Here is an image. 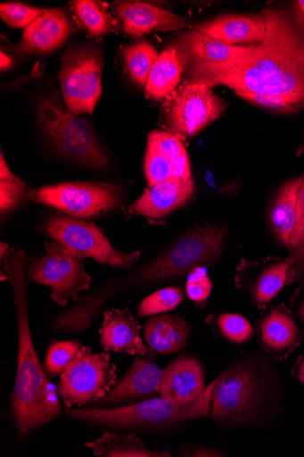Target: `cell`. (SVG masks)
<instances>
[{"label":"cell","instance_id":"7a4b0ae2","mask_svg":"<svg viewBox=\"0 0 304 457\" xmlns=\"http://www.w3.org/2000/svg\"><path fill=\"white\" fill-rule=\"evenodd\" d=\"M5 271L17 308L19 354L12 411L18 430L28 434L58 418L63 411L59 390L48 378L31 337L27 297L28 258L21 249L11 247Z\"/></svg>","mask_w":304,"mask_h":457},{"label":"cell","instance_id":"5bb4252c","mask_svg":"<svg viewBox=\"0 0 304 457\" xmlns=\"http://www.w3.org/2000/svg\"><path fill=\"white\" fill-rule=\"evenodd\" d=\"M114 8L122 21L124 32L133 37H141L152 31L184 29L192 21L190 18L144 3L118 2Z\"/></svg>","mask_w":304,"mask_h":457},{"label":"cell","instance_id":"ee69618b","mask_svg":"<svg viewBox=\"0 0 304 457\" xmlns=\"http://www.w3.org/2000/svg\"><path fill=\"white\" fill-rule=\"evenodd\" d=\"M298 378L304 385V359L301 361L298 369Z\"/></svg>","mask_w":304,"mask_h":457},{"label":"cell","instance_id":"f6af8a7d","mask_svg":"<svg viewBox=\"0 0 304 457\" xmlns=\"http://www.w3.org/2000/svg\"><path fill=\"white\" fill-rule=\"evenodd\" d=\"M10 248V245L4 242L2 243V245H0V251H2V261H4L6 255L8 254Z\"/></svg>","mask_w":304,"mask_h":457},{"label":"cell","instance_id":"ab89813d","mask_svg":"<svg viewBox=\"0 0 304 457\" xmlns=\"http://www.w3.org/2000/svg\"><path fill=\"white\" fill-rule=\"evenodd\" d=\"M224 452L218 449L192 444H185L180 451L181 456L188 457H216L226 456Z\"/></svg>","mask_w":304,"mask_h":457},{"label":"cell","instance_id":"f1b7e54d","mask_svg":"<svg viewBox=\"0 0 304 457\" xmlns=\"http://www.w3.org/2000/svg\"><path fill=\"white\" fill-rule=\"evenodd\" d=\"M82 345L75 341L53 345L46 354L45 370L52 378L61 376L80 351Z\"/></svg>","mask_w":304,"mask_h":457},{"label":"cell","instance_id":"3957f363","mask_svg":"<svg viewBox=\"0 0 304 457\" xmlns=\"http://www.w3.org/2000/svg\"><path fill=\"white\" fill-rule=\"evenodd\" d=\"M217 378L196 402L182 404L162 397L148 399L136 404L113 408H68L70 418L79 421L126 428H152L168 427L205 418L211 403L212 390Z\"/></svg>","mask_w":304,"mask_h":457},{"label":"cell","instance_id":"d590c367","mask_svg":"<svg viewBox=\"0 0 304 457\" xmlns=\"http://www.w3.org/2000/svg\"><path fill=\"white\" fill-rule=\"evenodd\" d=\"M148 148L162 154L170 161L177 159L185 151L183 141L180 138L162 131H154L150 135Z\"/></svg>","mask_w":304,"mask_h":457},{"label":"cell","instance_id":"f35d334b","mask_svg":"<svg viewBox=\"0 0 304 457\" xmlns=\"http://www.w3.org/2000/svg\"><path fill=\"white\" fill-rule=\"evenodd\" d=\"M172 178L181 179L184 180L192 179L191 163L189 155L184 151L177 159L171 161Z\"/></svg>","mask_w":304,"mask_h":457},{"label":"cell","instance_id":"4316f807","mask_svg":"<svg viewBox=\"0 0 304 457\" xmlns=\"http://www.w3.org/2000/svg\"><path fill=\"white\" fill-rule=\"evenodd\" d=\"M184 300L185 294L181 287H168L145 298L139 305L138 315L154 316L169 312L178 307Z\"/></svg>","mask_w":304,"mask_h":457},{"label":"cell","instance_id":"bcb514c9","mask_svg":"<svg viewBox=\"0 0 304 457\" xmlns=\"http://www.w3.org/2000/svg\"><path fill=\"white\" fill-rule=\"evenodd\" d=\"M300 316H301L302 320H304V303L300 309Z\"/></svg>","mask_w":304,"mask_h":457},{"label":"cell","instance_id":"9a60e30c","mask_svg":"<svg viewBox=\"0 0 304 457\" xmlns=\"http://www.w3.org/2000/svg\"><path fill=\"white\" fill-rule=\"evenodd\" d=\"M205 389L203 368L194 357H179L163 370L160 390L162 398L189 404L200 399Z\"/></svg>","mask_w":304,"mask_h":457},{"label":"cell","instance_id":"30bf717a","mask_svg":"<svg viewBox=\"0 0 304 457\" xmlns=\"http://www.w3.org/2000/svg\"><path fill=\"white\" fill-rule=\"evenodd\" d=\"M32 200L74 218L91 219L115 210L122 189L103 182H69L40 187L32 193Z\"/></svg>","mask_w":304,"mask_h":457},{"label":"cell","instance_id":"f546056e","mask_svg":"<svg viewBox=\"0 0 304 457\" xmlns=\"http://www.w3.org/2000/svg\"><path fill=\"white\" fill-rule=\"evenodd\" d=\"M58 46L54 41L43 31L34 21L25 29L18 51L25 55L33 54H49Z\"/></svg>","mask_w":304,"mask_h":457},{"label":"cell","instance_id":"e575fe53","mask_svg":"<svg viewBox=\"0 0 304 457\" xmlns=\"http://www.w3.org/2000/svg\"><path fill=\"white\" fill-rule=\"evenodd\" d=\"M25 184L14 174L5 179H0V210L7 213L21 203L24 197Z\"/></svg>","mask_w":304,"mask_h":457},{"label":"cell","instance_id":"8d00e7d4","mask_svg":"<svg viewBox=\"0 0 304 457\" xmlns=\"http://www.w3.org/2000/svg\"><path fill=\"white\" fill-rule=\"evenodd\" d=\"M248 103L281 114H294L298 110L278 96L258 93H235Z\"/></svg>","mask_w":304,"mask_h":457},{"label":"cell","instance_id":"d4e9b609","mask_svg":"<svg viewBox=\"0 0 304 457\" xmlns=\"http://www.w3.org/2000/svg\"><path fill=\"white\" fill-rule=\"evenodd\" d=\"M289 261L278 262L265 269L252 287V297L258 305H266L274 300L290 280Z\"/></svg>","mask_w":304,"mask_h":457},{"label":"cell","instance_id":"5b68a950","mask_svg":"<svg viewBox=\"0 0 304 457\" xmlns=\"http://www.w3.org/2000/svg\"><path fill=\"white\" fill-rule=\"evenodd\" d=\"M46 252L33 258L27 270L28 282L52 288L51 298L60 306L74 303L79 294L91 287L93 278L85 270L83 256L68 251L59 244L47 242Z\"/></svg>","mask_w":304,"mask_h":457},{"label":"cell","instance_id":"d6a6232c","mask_svg":"<svg viewBox=\"0 0 304 457\" xmlns=\"http://www.w3.org/2000/svg\"><path fill=\"white\" fill-rule=\"evenodd\" d=\"M297 211V225L288 246L292 254V258L289 260L290 266L304 258V176L300 178V183L298 188Z\"/></svg>","mask_w":304,"mask_h":457},{"label":"cell","instance_id":"484cf974","mask_svg":"<svg viewBox=\"0 0 304 457\" xmlns=\"http://www.w3.org/2000/svg\"><path fill=\"white\" fill-rule=\"evenodd\" d=\"M70 6L80 25L93 36L100 37L111 29V17L100 4L92 0H78L71 2Z\"/></svg>","mask_w":304,"mask_h":457},{"label":"cell","instance_id":"277c9868","mask_svg":"<svg viewBox=\"0 0 304 457\" xmlns=\"http://www.w3.org/2000/svg\"><path fill=\"white\" fill-rule=\"evenodd\" d=\"M37 120L43 133L67 158L97 170H105L109 160L90 123L63 106L58 97L40 99Z\"/></svg>","mask_w":304,"mask_h":457},{"label":"cell","instance_id":"44dd1931","mask_svg":"<svg viewBox=\"0 0 304 457\" xmlns=\"http://www.w3.org/2000/svg\"><path fill=\"white\" fill-rule=\"evenodd\" d=\"M300 178L285 183L276 194L270 210V221L278 240L289 246L297 225V194Z\"/></svg>","mask_w":304,"mask_h":457},{"label":"cell","instance_id":"60d3db41","mask_svg":"<svg viewBox=\"0 0 304 457\" xmlns=\"http://www.w3.org/2000/svg\"><path fill=\"white\" fill-rule=\"evenodd\" d=\"M292 12L297 23L304 29V0L295 2Z\"/></svg>","mask_w":304,"mask_h":457},{"label":"cell","instance_id":"83f0119b","mask_svg":"<svg viewBox=\"0 0 304 457\" xmlns=\"http://www.w3.org/2000/svg\"><path fill=\"white\" fill-rule=\"evenodd\" d=\"M35 21L58 47L63 45L72 33V27L67 15L59 9L45 10Z\"/></svg>","mask_w":304,"mask_h":457},{"label":"cell","instance_id":"8fae6325","mask_svg":"<svg viewBox=\"0 0 304 457\" xmlns=\"http://www.w3.org/2000/svg\"><path fill=\"white\" fill-rule=\"evenodd\" d=\"M226 102L202 83L185 82L168 98L165 122L181 140L196 136L226 111Z\"/></svg>","mask_w":304,"mask_h":457},{"label":"cell","instance_id":"52a82bcc","mask_svg":"<svg viewBox=\"0 0 304 457\" xmlns=\"http://www.w3.org/2000/svg\"><path fill=\"white\" fill-rule=\"evenodd\" d=\"M41 231L68 251L104 265L128 270L141 258L140 252L119 251L98 227L77 219L59 214L51 216Z\"/></svg>","mask_w":304,"mask_h":457},{"label":"cell","instance_id":"b9f144b4","mask_svg":"<svg viewBox=\"0 0 304 457\" xmlns=\"http://www.w3.org/2000/svg\"><path fill=\"white\" fill-rule=\"evenodd\" d=\"M304 273V258L291 266L290 280H294ZM289 280V282H290Z\"/></svg>","mask_w":304,"mask_h":457},{"label":"cell","instance_id":"d6986e66","mask_svg":"<svg viewBox=\"0 0 304 457\" xmlns=\"http://www.w3.org/2000/svg\"><path fill=\"white\" fill-rule=\"evenodd\" d=\"M190 331V323L182 317L153 316L144 327V339L154 352L171 354L186 347Z\"/></svg>","mask_w":304,"mask_h":457},{"label":"cell","instance_id":"7bdbcfd3","mask_svg":"<svg viewBox=\"0 0 304 457\" xmlns=\"http://www.w3.org/2000/svg\"><path fill=\"white\" fill-rule=\"evenodd\" d=\"M13 61L12 59L5 54L4 52L0 54V68L2 71H7L12 66Z\"/></svg>","mask_w":304,"mask_h":457},{"label":"cell","instance_id":"1f68e13d","mask_svg":"<svg viewBox=\"0 0 304 457\" xmlns=\"http://www.w3.org/2000/svg\"><path fill=\"white\" fill-rule=\"evenodd\" d=\"M45 11L21 4L0 5V15L9 26L13 28H27Z\"/></svg>","mask_w":304,"mask_h":457},{"label":"cell","instance_id":"6da1fadb","mask_svg":"<svg viewBox=\"0 0 304 457\" xmlns=\"http://www.w3.org/2000/svg\"><path fill=\"white\" fill-rule=\"evenodd\" d=\"M262 13L267 35L250 57L227 64L192 65L185 71V82L278 96L298 111L303 109L304 29L285 9H266Z\"/></svg>","mask_w":304,"mask_h":457},{"label":"cell","instance_id":"e0dca14e","mask_svg":"<svg viewBox=\"0 0 304 457\" xmlns=\"http://www.w3.org/2000/svg\"><path fill=\"white\" fill-rule=\"evenodd\" d=\"M193 29L231 46H257L262 43L267 35V22L262 12L223 15L200 23Z\"/></svg>","mask_w":304,"mask_h":457},{"label":"cell","instance_id":"7c38bea8","mask_svg":"<svg viewBox=\"0 0 304 457\" xmlns=\"http://www.w3.org/2000/svg\"><path fill=\"white\" fill-rule=\"evenodd\" d=\"M154 353L137 356L122 379L96 402V406L117 405L144 402L160 393L163 370L153 361Z\"/></svg>","mask_w":304,"mask_h":457},{"label":"cell","instance_id":"cb8c5ba5","mask_svg":"<svg viewBox=\"0 0 304 457\" xmlns=\"http://www.w3.org/2000/svg\"><path fill=\"white\" fill-rule=\"evenodd\" d=\"M124 70L130 79L146 88L151 72L160 54L153 46L142 40L127 46L122 53Z\"/></svg>","mask_w":304,"mask_h":457},{"label":"cell","instance_id":"4dcf8cb0","mask_svg":"<svg viewBox=\"0 0 304 457\" xmlns=\"http://www.w3.org/2000/svg\"><path fill=\"white\" fill-rule=\"evenodd\" d=\"M221 334L230 342L243 344L251 339L253 328L250 321L239 314H223L217 320Z\"/></svg>","mask_w":304,"mask_h":457},{"label":"cell","instance_id":"603a6c76","mask_svg":"<svg viewBox=\"0 0 304 457\" xmlns=\"http://www.w3.org/2000/svg\"><path fill=\"white\" fill-rule=\"evenodd\" d=\"M96 456L105 457H170L168 451L149 449L144 442L132 435L106 432L95 441L84 443Z\"/></svg>","mask_w":304,"mask_h":457},{"label":"cell","instance_id":"4fadbf2b","mask_svg":"<svg viewBox=\"0 0 304 457\" xmlns=\"http://www.w3.org/2000/svg\"><path fill=\"white\" fill-rule=\"evenodd\" d=\"M171 47L184 59L186 70L194 64H227L250 57L254 46H231L196 29L178 35Z\"/></svg>","mask_w":304,"mask_h":457},{"label":"cell","instance_id":"ba28073f","mask_svg":"<svg viewBox=\"0 0 304 457\" xmlns=\"http://www.w3.org/2000/svg\"><path fill=\"white\" fill-rule=\"evenodd\" d=\"M116 370L109 353L82 345L60 376L59 394L68 408L96 403L117 384Z\"/></svg>","mask_w":304,"mask_h":457},{"label":"cell","instance_id":"8992f818","mask_svg":"<svg viewBox=\"0 0 304 457\" xmlns=\"http://www.w3.org/2000/svg\"><path fill=\"white\" fill-rule=\"evenodd\" d=\"M102 54L94 46H75L62 54L58 79L71 112L93 114L102 96Z\"/></svg>","mask_w":304,"mask_h":457},{"label":"cell","instance_id":"ac0fdd59","mask_svg":"<svg viewBox=\"0 0 304 457\" xmlns=\"http://www.w3.org/2000/svg\"><path fill=\"white\" fill-rule=\"evenodd\" d=\"M141 325L127 311L112 310L104 313L100 329V345L105 351L145 355L149 353L141 336Z\"/></svg>","mask_w":304,"mask_h":457},{"label":"cell","instance_id":"836d02e7","mask_svg":"<svg viewBox=\"0 0 304 457\" xmlns=\"http://www.w3.org/2000/svg\"><path fill=\"white\" fill-rule=\"evenodd\" d=\"M145 174L150 187L167 181L172 178L171 161L151 148H147Z\"/></svg>","mask_w":304,"mask_h":457},{"label":"cell","instance_id":"ffe728a7","mask_svg":"<svg viewBox=\"0 0 304 457\" xmlns=\"http://www.w3.org/2000/svg\"><path fill=\"white\" fill-rule=\"evenodd\" d=\"M186 65L177 49L164 50L151 72L145 91L149 98L156 101L168 99L180 85Z\"/></svg>","mask_w":304,"mask_h":457},{"label":"cell","instance_id":"74e56055","mask_svg":"<svg viewBox=\"0 0 304 457\" xmlns=\"http://www.w3.org/2000/svg\"><path fill=\"white\" fill-rule=\"evenodd\" d=\"M211 287L212 283L204 268L198 267L191 271L186 283V293L191 301L197 303L206 302L210 295Z\"/></svg>","mask_w":304,"mask_h":457},{"label":"cell","instance_id":"7402d4cb","mask_svg":"<svg viewBox=\"0 0 304 457\" xmlns=\"http://www.w3.org/2000/svg\"><path fill=\"white\" fill-rule=\"evenodd\" d=\"M264 345L275 354H285L296 348L301 334L293 320L285 312L275 310L260 324Z\"/></svg>","mask_w":304,"mask_h":457},{"label":"cell","instance_id":"2e32d148","mask_svg":"<svg viewBox=\"0 0 304 457\" xmlns=\"http://www.w3.org/2000/svg\"><path fill=\"white\" fill-rule=\"evenodd\" d=\"M193 193V179L170 178L145 189L144 195L128 207L127 214L160 219L179 209Z\"/></svg>","mask_w":304,"mask_h":457},{"label":"cell","instance_id":"9c48e42d","mask_svg":"<svg viewBox=\"0 0 304 457\" xmlns=\"http://www.w3.org/2000/svg\"><path fill=\"white\" fill-rule=\"evenodd\" d=\"M255 369L245 361L230 367L211 394V418L227 424H245L255 419L262 403V386Z\"/></svg>","mask_w":304,"mask_h":457}]
</instances>
